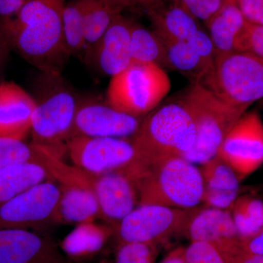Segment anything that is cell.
Instances as JSON below:
<instances>
[{
  "label": "cell",
  "mask_w": 263,
  "mask_h": 263,
  "mask_svg": "<svg viewBox=\"0 0 263 263\" xmlns=\"http://www.w3.org/2000/svg\"><path fill=\"white\" fill-rule=\"evenodd\" d=\"M65 0H32L13 17H0L11 50L43 72H61L70 58L64 42Z\"/></svg>",
  "instance_id": "obj_1"
},
{
  "label": "cell",
  "mask_w": 263,
  "mask_h": 263,
  "mask_svg": "<svg viewBox=\"0 0 263 263\" xmlns=\"http://www.w3.org/2000/svg\"><path fill=\"white\" fill-rule=\"evenodd\" d=\"M34 87L32 143L61 159L73 137L79 98L61 72L40 71Z\"/></svg>",
  "instance_id": "obj_2"
},
{
  "label": "cell",
  "mask_w": 263,
  "mask_h": 263,
  "mask_svg": "<svg viewBox=\"0 0 263 263\" xmlns=\"http://www.w3.org/2000/svg\"><path fill=\"white\" fill-rule=\"evenodd\" d=\"M134 182L139 204L190 209L202 200L201 173L183 157H166L147 164Z\"/></svg>",
  "instance_id": "obj_3"
},
{
  "label": "cell",
  "mask_w": 263,
  "mask_h": 263,
  "mask_svg": "<svg viewBox=\"0 0 263 263\" xmlns=\"http://www.w3.org/2000/svg\"><path fill=\"white\" fill-rule=\"evenodd\" d=\"M132 140L145 163L149 164L187 154L196 143V129L187 109L179 100L162 105L143 117Z\"/></svg>",
  "instance_id": "obj_4"
},
{
  "label": "cell",
  "mask_w": 263,
  "mask_h": 263,
  "mask_svg": "<svg viewBox=\"0 0 263 263\" xmlns=\"http://www.w3.org/2000/svg\"><path fill=\"white\" fill-rule=\"evenodd\" d=\"M179 100L193 118L196 129L195 146L182 157L192 163L204 164L218 155L228 132L245 112L199 84H192Z\"/></svg>",
  "instance_id": "obj_5"
},
{
  "label": "cell",
  "mask_w": 263,
  "mask_h": 263,
  "mask_svg": "<svg viewBox=\"0 0 263 263\" xmlns=\"http://www.w3.org/2000/svg\"><path fill=\"white\" fill-rule=\"evenodd\" d=\"M171 87L168 76L160 66L132 62L110 79L106 101L120 111L143 117L157 108Z\"/></svg>",
  "instance_id": "obj_6"
},
{
  "label": "cell",
  "mask_w": 263,
  "mask_h": 263,
  "mask_svg": "<svg viewBox=\"0 0 263 263\" xmlns=\"http://www.w3.org/2000/svg\"><path fill=\"white\" fill-rule=\"evenodd\" d=\"M205 88L245 113L263 99V57L247 52L216 53L212 79Z\"/></svg>",
  "instance_id": "obj_7"
},
{
  "label": "cell",
  "mask_w": 263,
  "mask_h": 263,
  "mask_svg": "<svg viewBox=\"0 0 263 263\" xmlns=\"http://www.w3.org/2000/svg\"><path fill=\"white\" fill-rule=\"evenodd\" d=\"M66 152L76 167L92 174L118 173L134 181L146 165L132 138L72 137Z\"/></svg>",
  "instance_id": "obj_8"
},
{
  "label": "cell",
  "mask_w": 263,
  "mask_h": 263,
  "mask_svg": "<svg viewBox=\"0 0 263 263\" xmlns=\"http://www.w3.org/2000/svg\"><path fill=\"white\" fill-rule=\"evenodd\" d=\"M193 209L140 204L114 227V234H117L120 243L143 242L157 245L172 235L183 234Z\"/></svg>",
  "instance_id": "obj_9"
},
{
  "label": "cell",
  "mask_w": 263,
  "mask_h": 263,
  "mask_svg": "<svg viewBox=\"0 0 263 263\" xmlns=\"http://www.w3.org/2000/svg\"><path fill=\"white\" fill-rule=\"evenodd\" d=\"M54 181L40 183L0 205V230H37L55 223L60 190Z\"/></svg>",
  "instance_id": "obj_10"
},
{
  "label": "cell",
  "mask_w": 263,
  "mask_h": 263,
  "mask_svg": "<svg viewBox=\"0 0 263 263\" xmlns=\"http://www.w3.org/2000/svg\"><path fill=\"white\" fill-rule=\"evenodd\" d=\"M218 155L240 181L263 164V123L256 112L245 113L228 132Z\"/></svg>",
  "instance_id": "obj_11"
},
{
  "label": "cell",
  "mask_w": 263,
  "mask_h": 263,
  "mask_svg": "<svg viewBox=\"0 0 263 263\" xmlns=\"http://www.w3.org/2000/svg\"><path fill=\"white\" fill-rule=\"evenodd\" d=\"M143 119L117 110L106 100L79 98L73 137L132 138L141 127Z\"/></svg>",
  "instance_id": "obj_12"
},
{
  "label": "cell",
  "mask_w": 263,
  "mask_h": 263,
  "mask_svg": "<svg viewBox=\"0 0 263 263\" xmlns=\"http://www.w3.org/2000/svg\"><path fill=\"white\" fill-rule=\"evenodd\" d=\"M76 173L95 193L100 205V218L113 228L136 209L139 201L138 190L134 181L127 175L92 174L77 167Z\"/></svg>",
  "instance_id": "obj_13"
},
{
  "label": "cell",
  "mask_w": 263,
  "mask_h": 263,
  "mask_svg": "<svg viewBox=\"0 0 263 263\" xmlns=\"http://www.w3.org/2000/svg\"><path fill=\"white\" fill-rule=\"evenodd\" d=\"M60 183L55 223L77 224L100 218V205L95 193L76 176L75 167L60 164L54 175Z\"/></svg>",
  "instance_id": "obj_14"
},
{
  "label": "cell",
  "mask_w": 263,
  "mask_h": 263,
  "mask_svg": "<svg viewBox=\"0 0 263 263\" xmlns=\"http://www.w3.org/2000/svg\"><path fill=\"white\" fill-rule=\"evenodd\" d=\"M131 22L118 15L110 27L84 51V61L103 76H114L125 70L132 63Z\"/></svg>",
  "instance_id": "obj_15"
},
{
  "label": "cell",
  "mask_w": 263,
  "mask_h": 263,
  "mask_svg": "<svg viewBox=\"0 0 263 263\" xmlns=\"http://www.w3.org/2000/svg\"><path fill=\"white\" fill-rule=\"evenodd\" d=\"M0 263H67L53 240L24 229L0 230Z\"/></svg>",
  "instance_id": "obj_16"
},
{
  "label": "cell",
  "mask_w": 263,
  "mask_h": 263,
  "mask_svg": "<svg viewBox=\"0 0 263 263\" xmlns=\"http://www.w3.org/2000/svg\"><path fill=\"white\" fill-rule=\"evenodd\" d=\"M183 234L193 241L210 243L220 253L239 245L240 236L231 214L216 208H194Z\"/></svg>",
  "instance_id": "obj_17"
},
{
  "label": "cell",
  "mask_w": 263,
  "mask_h": 263,
  "mask_svg": "<svg viewBox=\"0 0 263 263\" xmlns=\"http://www.w3.org/2000/svg\"><path fill=\"white\" fill-rule=\"evenodd\" d=\"M35 102L13 82H0V137L24 141L31 133Z\"/></svg>",
  "instance_id": "obj_18"
},
{
  "label": "cell",
  "mask_w": 263,
  "mask_h": 263,
  "mask_svg": "<svg viewBox=\"0 0 263 263\" xmlns=\"http://www.w3.org/2000/svg\"><path fill=\"white\" fill-rule=\"evenodd\" d=\"M202 200L208 206L228 210L238 198L240 180L219 155L202 164Z\"/></svg>",
  "instance_id": "obj_19"
},
{
  "label": "cell",
  "mask_w": 263,
  "mask_h": 263,
  "mask_svg": "<svg viewBox=\"0 0 263 263\" xmlns=\"http://www.w3.org/2000/svg\"><path fill=\"white\" fill-rule=\"evenodd\" d=\"M114 234V228L110 224L82 223L66 235L60 248L69 258L82 260L98 254Z\"/></svg>",
  "instance_id": "obj_20"
},
{
  "label": "cell",
  "mask_w": 263,
  "mask_h": 263,
  "mask_svg": "<svg viewBox=\"0 0 263 263\" xmlns=\"http://www.w3.org/2000/svg\"><path fill=\"white\" fill-rule=\"evenodd\" d=\"M157 36L163 45L168 68L186 76L192 84H199L206 87L212 80L214 67L205 63L186 41Z\"/></svg>",
  "instance_id": "obj_21"
},
{
  "label": "cell",
  "mask_w": 263,
  "mask_h": 263,
  "mask_svg": "<svg viewBox=\"0 0 263 263\" xmlns=\"http://www.w3.org/2000/svg\"><path fill=\"white\" fill-rule=\"evenodd\" d=\"M51 180L55 181L50 170L36 162L10 164L0 169V205L29 189Z\"/></svg>",
  "instance_id": "obj_22"
},
{
  "label": "cell",
  "mask_w": 263,
  "mask_h": 263,
  "mask_svg": "<svg viewBox=\"0 0 263 263\" xmlns=\"http://www.w3.org/2000/svg\"><path fill=\"white\" fill-rule=\"evenodd\" d=\"M247 23L236 3H224L220 10L208 22L209 36L216 53L236 52Z\"/></svg>",
  "instance_id": "obj_23"
},
{
  "label": "cell",
  "mask_w": 263,
  "mask_h": 263,
  "mask_svg": "<svg viewBox=\"0 0 263 263\" xmlns=\"http://www.w3.org/2000/svg\"><path fill=\"white\" fill-rule=\"evenodd\" d=\"M60 158L31 142L0 137V169L10 164L36 162L52 171Z\"/></svg>",
  "instance_id": "obj_24"
},
{
  "label": "cell",
  "mask_w": 263,
  "mask_h": 263,
  "mask_svg": "<svg viewBox=\"0 0 263 263\" xmlns=\"http://www.w3.org/2000/svg\"><path fill=\"white\" fill-rule=\"evenodd\" d=\"M130 50L132 62L154 64L164 70L168 68L160 38L139 24L131 23Z\"/></svg>",
  "instance_id": "obj_25"
},
{
  "label": "cell",
  "mask_w": 263,
  "mask_h": 263,
  "mask_svg": "<svg viewBox=\"0 0 263 263\" xmlns=\"http://www.w3.org/2000/svg\"><path fill=\"white\" fill-rule=\"evenodd\" d=\"M151 17L155 24L157 35L175 41H186L198 30L195 18L181 7H174L160 15L152 12Z\"/></svg>",
  "instance_id": "obj_26"
},
{
  "label": "cell",
  "mask_w": 263,
  "mask_h": 263,
  "mask_svg": "<svg viewBox=\"0 0 263 263\" xmlns=\"http://www.w3.org/2000/svg\"><path fill=\"white\" fill-rule=\"evenodd\" d=\"M86 48L96 42L106 32L120 9L107 0H84Z\"/></svg>",
  "instance_id": "obj_27"
},
{
  "label": "cell",
  "mask_w": 263,
  "mask_h": 263,
  "mask_svg": "<svg viewBox=\"0 0 263 263\" xmlns=\"http://www.w3.org/2000/svg\"><path fill=\"white\" fill-rule=\"evenodd\" d=\"M84 1L73 0L65 5L62 12V32L70 55L80 54L86 48L84 26Z\"/></svg>",
  "instance_id": "obj_28"
},
{
  "label": "cell",
  "mask_w": 263,
  "mask_h": 263,
  "mask_svg": "<svg viewBox=\"0 0 263 263\" xmlns=\"http://www.w3.org/2000/svg\"><path fill=\"white\" fill-rule=\"evenodd\" d=\"M230 210L240 238L252 236L263 228V202L259 199L239 197Z\"/></svg>",
  "instance_id": "obj_29"
},
{
  "label": "cell",
  "mask_w": 263,
  "mask_h": 263,
  "mask_svg": "<svg viewBox=\"0 0 263 263\" xmlns=\"http://www.w3.org/2000/svg\"><path fill=\"white\" fill-rule=\"evenodd\" d=\"M157 248L153 243L143 242L120 243L116 263H155Z\"/></svg>",
  "instance_id": "obj_30"
},
{
  "label": "cell",
  "mask_w": 263,
  "mask_h": 263,
  "mask_svg": "<svg viewBox=\"0 0 263 263\" xmlns=\"http://www.w3.org/2000/svg\"><path fill=\"white\" fill-rule=\"evenodd\" d=\"M183 254L186 263H227L215 247L205 242H192Z\"/></svg>",
  "instance_id": "obj_31"
},
{
  "label": "cell",
  "mask_w": 263,
  "mask_h": 263,
  "mask_svg": "<svg viewBox=\"0 0 263 263\" xmlns=\"http://www.w3.org/2000/svg\"><path fill=\"white\" fill-rule=\"evenodd\" d=\"M236 52H247L263 57V25L248 22Z\"/></svg>",
  "instance_id": "obj_32"
},
{
  "label": "cell",
  "mask_w": 263,
  "mask_h": 263,
  "mask_svg": "<svg viewBox=\"0 0 263 263\" xmlns=\"http://www.w3.org/2000/svg\"><path fill=\"white\" fill-rule=\"evenodd\" d=\"M185 8L194 18L209 22L220 10L224 0H181Z\"/></svg>",
  "instance_id": "obj_33"
},
{
  "label": "cell",
  "mask_w": 263,
  "mask_h": 263,
  "mask_svg": "<svg viewBox=\"0 0 263 263\" xmlns=\"http://www.w3.org/2000/svg\"><path fill=\"white\" fill-rule=\"evenodd\" d=\"M186 42L194 48L195 51L211 67H214L216 51L210 36L199 29L194 33Z\"/></svg>",
  "instance_id": "obj_34"
},
{
  "label": "cell",
  "mask_w": 263,
  "mask_h": 263,
  "mask_svg": "<svg viewBox=\"0 0 263 263\" xmlns=\"http://www.w3.org/2000/svg\"><path fill=\"white\" fill-rule=\"evenodd\" d=\"M236 4L249 23L263 25V0H237Z\"/></svg>",
  "instance_id": "obj_35"
},
{
  "label": "cell",
  "mask_w": 263,
  "mask_h": 263,
  "mask_svg": "<svg viewBox=\"0 0 263 263\" xmlns=\"http://www.w3.org/2000/svg\"><path fill=\"white\" fill-rule=\"evenodd\" d=\"M227 263H263V255L241 251L239 245L221 253Z\"/></svg>",
  "instance_id": "obj_36"
},
{
  "label": "cell",
  "mask_w": 263,
  "mask_h": 263,
  "mask_svg": "<svg viewBox=\"0 0 263 263\" xmlns=\"http://www.w3.org/2000/svg\"><path fill=\"white\" fill-rule=\"evenodd\" d=\"M239 247L248 253L263 255V228L252 236L240 238Z\"/></svg>",
  "instance_id": "obj_37"
},
{
  "label": "cell",
  "mask_w": 263,
  "mask_h": 263,
  "mask_svg": "<svg viewBox=\"0 0 263 263\" xmlns=\"http://www.w3.org/2000/svg\"><path fill=\"white\" fill-rule=\"evenodd\" d=\"M32 0H0V17H13Z\"/></svg>",
  "instance_id": "obj_38"
},
{
  "label": "cell",
  "mask_w": 263,
  "mask_h": 263,
  "mask_svg": "<svg viewBox=\"0 0 263 263\" xmlns=\"http://www.w3.org/2000/svg\"><path fill=\"white\" fill-rule=\"evenodd\" d=\"M10 51H11V48H10L8 38L3 32V29L0 27V76L4 70Z\"/></svg>",
  "instance_id": "obj_39"
},
{
  "label": "cell",
  "mask_w": 263,
  "mask_h": 263,
  "mask_svg": "<svg viewBox=\"0 0 263 263\" xmlns=\"http://www.w3.org/2000/svg\"><path fill=\"white\" fill-rule=\"evenodd\" d=\"M183 252L184 249H176L168 254L160 263H186Z\"/></svg>",
  "instance_id": "obj_40"
},
{
  "label": "cell",
  "mask_w": 263,
  "mask_h": 263,
  "mask_svg": "<svg viewBox=\"0 0 263 263\" xmlns=\"http://www.w3.org/2000/svg\"><path fill=\"white\" fill-rule=\"evenodd\" d=\"M157 0H133L130 5H141V6H147L153 3Z\"/></svg>",
  "instance_id": "obj_41"
},
{
  "label": "cell",
  "mask_w": 263,
  "mask_h": 263,
  "mask_svg": "<svg viewBox=\"0 0 263 263\" xmlns=\"http://www.w3.org/2000/svg\"><path fill=\"white\" fill-rule=\"evenodd\" d=\"M226 1V3H236L237 0H224Z\"/></svg>",
  "instance_id": "obj_42"
},
{
  "label": "cell",
  "mask_w": 263,
  "mask_h": 263,
  "mask_svg": "<svg viewBox=\"0 0 263 263\" xmlns=\"http://www.w3.org/2000/svg\"><path fill=\"white\" fill-rule=\"evenodd\" d=\"M107 1H110V2H111V3H113L114 4V0H107ZM115 5V4H114Z\"/></svg>",
  "instance_id": "obj_43"
}]
</instances>
